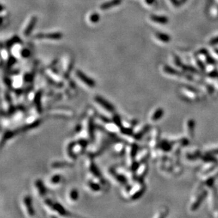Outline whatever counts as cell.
<instances>
[{"mask_svg":"<svg viewBox=\"0 0 218 218\" xmlns=\"http://www.w3.org/2000/svg\"><path fill=\"white\" fill-rule=\"evenodd\" d=\"M218 177V167L213 170L203 174L200 176L201 180V184L208 188H211L213 186L214 182Z\"/></svg>","mask_w":218,"mask_h":218,"instance_id":"obj_3","label":"cell"},{"mask_svg":"<svg viewBox=\"0 0 218 218\" xmlns=\"http://www.w3.org/2000/svg\"><path fill=\"white\" fill-rule=\"evenodd\" d=\"M210 44H211V45H215L218 44V37L217 38H213V40H211V41H210Z\"/></svg>","mask_w":218,"mask_h":218,"instance_id":"obj_29","label":"cell"},{"mask_svg":"<svg viewBox=\"0 0 218 218\" xmlns=\"http://www.w3.org/2000/svg\"><path fill=\"white\" fill-rule=\"evenodd\" d=\"M23 41L21 40V39L20 38V37L19 35H14L13 36L12 38L8 40L7 42L5 43V47L7 48V50H10L11 48L15 45L16 44H21L22 43Z\"/></svg>","mask_w":218,"mask_h":218,"instance_id":"obj_16","label":"cell"},{"mask_svg":"<svg viewBox=\"0 0 218 218\" xmlns=\"http://www.w3.org/2000/svg\"><path fill=\"white\" fill-rule=\"evenodd\" d=\"M163 72L165 73V74H167V75L172 76H181V77L182 76V74H181L180 72H179L178 71L174 69L173 68L167 65H164L163 66Z\"/></svg>","mask_w":218,"mask_h":218,"instance_id":"obj_17","label":"cell"},{"mask_svg":"<svg viewBox=\"0 0 218 218\" xmlns=\"http://www.w3.org/2000/svg\"><path fill=\"white\" fill-rule=\"evenodd\" d=\"M151 21L153 22L160 23V24H166L168 23V19L165 16H157V15H151L150 16Z\"/></svg>","mask_w":218,"mask_h":218,"instance_id":"obj_18","label":"cell"},{"mask_svg":"<svg viewBox=\"0 0 218 218\" xmlns=\"http://www.w3.org/2000/svg\"><path fill=\"white\" fill-rule=\"evenodd\" d=\"M156 36L158 40H160L163 42H168L169 41H170V37L168 35L165 34V33L158 32L156 34Z\"/></svg>","mask_w":218,"mask_h":218,"instance_id":"obj_20","label":"cell"},{"mask_svg":"<svg viewBox=\"0 0 218 218\" xmlns=\"http://www.w3.org/2000/svg\"><path fill=\"white\" fill-rule=\"evenodd\" d=\"M207 197L208 201V206H209L210 210L214 213L215 211L216 208H217L218 203V195L217 191H216L215 188H214V186L209 188Z\"/></svg>","mask_w":218,"mask_h":218,"instance_id":"obj_4","label":"cell"},{"mask_svg":"<svg viewBox=\"0 0 218 218\" xmlns=\"http://www.w3.org/2000/svg\"><path fill=\"white\" fill-rule=\"evenodd\" d=\"M214 213H215V217H218V203H217V208H216L215 211L214 212Z\"/></svg>","mask_w":218,"mask_h":218,"instance_id":"obj_31","label":"cell"},{"mask_svg":"<svg viewBox=\"0 0 218 218\" xmlns=\"http://www.w3.org/2000/svg\"><path fill=\"white\" fill-rule=\"evenodd\" d=\"M37 22H38V17L35 16H33L32 18L31 19L30 22L28 23V25L26 26V28H25L24 30V35L25 36L28 37L30 35L31 33H32L33 29L35 28V25H36Z\"/></svg>","mask_w":218,"mask_h":218,"instance_id":"obj_14","label":"cell"},{"mask_svg":"<svg viewBox=\"0 0 218 218\" xmlns=\"http://www.w3.org/2000/svg\"><path fill=\"white\" fill-rule=\"evenodd\" d=\"M68 198L71 202H76L78 199V191L76 189L73 188L68 193Z\"/></svg>","mask_w":218,"mask_h":218,"instance_id":"obj_21","label":"cell"},{"mask_svg":"<svg viewBox=\"0 0 218 218\" xmlns=\"http://www.w3.org/2000/svg\"><path fill=\"white\" fill-rule=\"evenodd\" d=\"M89 19H90V22H92V23H96L99 22L100 19V17L99 13H92V14L90 16Z\"/></svg>","mask_w":218,"mask_h":218,"instance_id":"obj_25","label":"cell"},{"mask_svg":"<svg viewBox=\"0 0 218 218\" xmlns=\"http://www.w3.org/2000/svg\"><path fill=\"white\" fill-rule=\"evenodd\" d=\"M16 62H17L16 58L14 56L10 54V55L9 56V57H8V60L7 62V68L11 67L13 64H15L16 63Z\"/></svg>","mask_w":218,"mask_h":218,"instance_id":"obj_24","label":"cell"},{"mask_svg":"<svg viewBox=\"0 0 218 218\" xmlns=\"http://www.w3.org/2000/svg\"><path fill=\"white\" fill-rule=\"evenodd\" d=\"M217 167V161H208V162H205L203 165L202 166V167L200 169L199 172H198V176H201L204 174L208 173V172L213 170Z\"/></svg>","mask_w":218,"mask_h":218,"instance_id":"obj_10","label":"cell"},{"mask_svg":"<svg viewBox=\"0 0 218 218\" xmlns=\"http://www.w3.org/2000/svg\"><path fill=\"white\" fill-rule=\"evenodd\" d=\"M61 180H62V177H61V176L59 175V174H56V175L52 176V177L50 178L49 183L50 184V185L56 186V185H58V184L60 183Z\"/></svg>","mask_w":218,"mask_h":218,"instance_id":"obj_22","label":"cell"},{"mask_svg":"<svg viewBox=\"0 0 218 218\" xmlns=\"http://www.w3.org/2000/svg\"><path fill=\"white\" fill-rule=\"evenodd\" d=\"M205 154L209 155V156H217L218 155V147H217V148H212L211 149H208V150L205 151Z\"/></svg>","mask_w":218,"mask_h":218,"instance_id":"obj_26","label":"cell"},{"mask_svg":"<svg viewBox=\"0 0 218 218\" xmlns=\"http://www.w3.org/2000/svg\"><path fill=\"white\" fill-rule=\"evenodd\" d=\"M201 152L197 148H191L187 150L185 154V158L187 160L190 162H195L198 159H201Z\"/></svg>","mask_w":218,"mask_h":218,"instance_id":"obj_7","label":"cell"},{"mask_svg":"<svg viewBox=\"0 0 218 218\" xmlns=\"http://www.w3.org/2000/svg\"><path fill=\"white\" fill-rule=\"evenodd\" d=\"M159 213L158 215H156V217H165V216L168 214V209L167 208H163L162 209L159 211Z\"/></svg>","mask_w":218,"mask_h":218,"instance_id":"obj_28","label":"cell"},{"mask_svg":"<svg viewBox=\"0 0 218 218\" xmlns=\"http://www.w3.org/2000/svg\"><path fill=\"white\" fill-rule=\"evenodd\" d=\"M208 192V190L205 189V186L202 184L196 188L189 203L190 211L194 212L197 211L203 201L207 197Z\"/></svg>","mask_w":218,"mask_h":218,"instance_id":"obj_1","label":"cell"},{"mask_svg":"<svg viewBox=\"0 0 218 218\" xmlns=\"http://www.w3.org/2000/svg\"><path fill=\"white\" fill-rule=\"evenodd\" d=\"M35 39L38 40H43V39H48V40H60L63 38V34L60 32H54L50 33H38L34 36Z\"/></svg>","mask_w":218,"mask_h":218,"instance_id":"obj_5","label":"cell"},{"mask_svg":"<svg viewBox=\"0 0 218 218\" xmlns=\"http://www.w3.org/2000/svg\"><path fill=\"white\" fill-rule=\"evenodd\" d=\"M23 205H24V209L25 212L28 213V216L32 217L35 215V211H33V205H32V200L30 196H25L23 200Z\"/></svg>","mask_w":218,"mask_h":218,"instance_id":"obj_12","label":"cell"},{"mask_svg":"<svg viewBox=\"0 0 218 218\" xmlns=\"http://www.w3.org/2000/svg\"><path fill=\"white\" fill-rule=\"evenodd\" d=\"M184 130H185L186 136L188 138H193L195 131V121L193 119H188L185 121L184 124Z\"/></svg>","mask_w":218,"mask_h":218,"instance_id":"obj_8","label":"cell"},{"mask_svg":"<svg viewBox=\"0 0 218 218\" xmlns=\"http://www.w3.org/2000/svg\"><path fill=\"white\" fill-rule=\"evenodd\" d=\"M76 75L78 77V79L80 80V81L83 82L84 84H86V85L88 86V87H90V88L95 87V80H94L93 79H92L91 78H90L89 76H88L86 74H84L82 71L76 70Z\"/></svg>","mask_w":218,"mask_h":218,"instance_id":"obj_6","label":"cell"},{"mask_svg":"<svg viewBox=\"0 0 218 218\" xmlns=\"http://www.w3.org/2000/svg\"><path fill=\"white\" fill-rule=\"evenodd\" d=\"M74 60H71L70 61V62L68 63L67 68H66V71L64 73V76H65V78H67L68 76L70 75L71 72L73 68H74Z\"/></svg>","mask_w":218,"mask_h":218,"instance_id":"obj_23","label":"cell"},{"mask_svg":"<svg viewBox=\"0 0 218 218\" xmlns=\"http://www.w3.org/2000/svg\"><path fill=\"white\" fill-rule=\"evenodd\" d=\"M174 144H176L175 141H170V140H162L159 143L158 148L161 150L162 152H170L173 149Z\"/></svg>","mask_w":218,"mask_h":218,"instance_id":"obj_11","label":"cell"},{"mask_svg":"<svg viewBox=\"0 0 218 218\" xmlns=\"http://www.w3.org/2000/svg\"><path fill=\"white\" fill-rule=\"evenodd\" d=\"M123 0H109V1L104 2L100 5V9L102 10H107L112 7H115L117 6L120 5Z\"/></svg>","mask_w":218,"mask_h":218,"instance_id":"obj_15","label":"cell"},{"mask_svg":"<svg viewBox=\"0 0 218 218\" xmlns=\"http://www.w3.org/2000/svg\"><path fill=\"white\" fill-rule=\"evenodd\" d=\"M145 2L148 4L150 5V4H153L155 2L156 0H145Z\"/></svg>","mask_w":218,"mask_h":218,"instance_id":"obj_30","label":"cell"},{"mask_svg":"<svg viewBox=\"0 0 218 218\" xmlns=\"http://www.w3.org/2000/svg\"><path fill=\"white\" fill-rule=\"evenodd\" d=\"M137 176L138 178L144 177L148 172V164L146 163H143L141 166H139L136 170Z\"/></svg>","mask_w":218,"mask_h":218,"instance_id":"obj_19","label":"cell"},{"mask_svg":"<svg viewBox=\"0 0 218 218\" xmlns=\"http://www.w3.org/2000/svg\"><path fill=\"white\" fill-rule=\"evenodd\" d=\"M20 54L23 58H28L31 55V51L28 48H23L21 50Z\"/></svg>","mask_w":218,"mask_h":218,"instance_id":"obj_27","label":"cell"},{"mask_svg":"<svg viewBox=\"0 0 218 218\" xmlns=\"http://www.w3.org/2000/svg\"><path fill=\"white\" fill-rule=\"evenodd\" d=\"M180 95L186 100L190 102L198 101L200 99V90H197L195 88L189 86H182L179 88Z\"/></svg>","mask_w":218,"mask_h":218,"instance_id":"obj_2","label":"cell"},{"mask_svg":"<svg viewBox=\"0 0 218 218\" xmlns=\"http://www.w3.org/2000/svg\"><path fill=\"white\" fill-rule=\"evenodd\" d=\"M164 111L162 108L161 107H157L156 109H154L151 113L150 117V119L151 121L153 122H156L160 120L161 118L162 117V116L164 115Z\"/></svg>","mask_w":218,"mask_h":218,"instance_id":"obj_13","label":"cell"},{"mask_svg":"<svg viewBox=\"0 0 218 218\" xmlns=\"http://www.w3.org/2000/svg\"><path fill=\"white\" fill-rule=\"evenodd\" d=\"M95 103H97L98 105L100 106L101 107H103L105 110L107 112H112L115 111V107L114 106L112 105L110 103L106 100L105 98L100 95H96L95 97Z\"/></svg>","mask_w":218,"mask_h":218,"instance_id":"obj_9","label":"cell"}]
</instances>
